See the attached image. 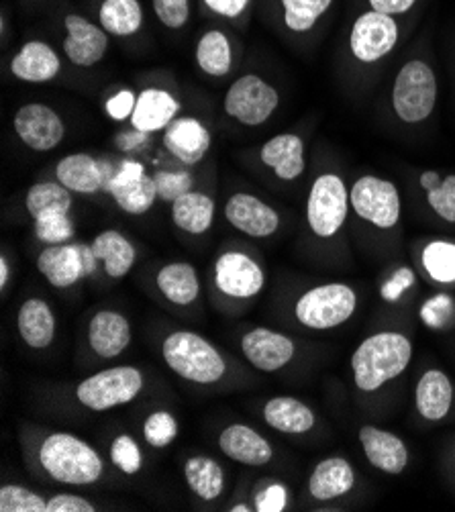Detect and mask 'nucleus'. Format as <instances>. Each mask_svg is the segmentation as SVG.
I'll return each mask as SVG.
<instances>
[{"label":"nucleus","instance_id":"nucleus-35","mask_svg":"<svg viewBox=\"0 0 455 512\" xmlns=\"http://www.w3.org/2000/svg\"><path fill=\"white\" fill-rule=\"evenodd\" d=\"M143 7L139 0H103L98 9V25L111 37H131L143 27Z\"/></svg>","mask_w":455,"mask_h":512},{"label":"nucleus","instance_id":"nucleus-1","mask_svg":"<svg viewBox=\"0 0 455 512\" xmlns=\"http://www.w3.org/2000/svg\"><path fill=\"white\" fill-rule=\"evenodd\" d=\"M411 339L398 331H380L366 337L351 355L353 384L360 392H376L409 368Z\"/></svg>","mask_w":455,"mask_h":512},{"label":"nucleus","instance_id":"nucleus-42","mask_svg":"<svg viewBox=\"0 0 455 512\" xmlns=\"http://www.w3.org/2000/svg\"><path fill=\"white\" fill-rule=\"evenodd\" d=\"M111 464L127 474V476H135L141 472L143 468V453L139 443L135 441L133 435H117L111 443Z\"/></svg>","mask_w":455,"mask_h":512},{"label":"nucleus","instance_id":"nucleus-39","mask_svg":"<svg viewBox=\"0 0 455 512\" xmlns=\"http://www.w3.org/2000/svg\"><path fill=\"white\" fill-rule=\"evenodd\" d=\"M421 264L425 274L439 284L455 282V243L451 241H431L421 253Z\"/></svg>","mask_w":455,"mask_h":512},{"label":"nucleus","instance_id":"nucleus-13","mask_svg":"<svg viewBox=\"0 0 455 512\" xmlns=\"http://www.w3.org/2000/svg\"><path fill=\"white\" fill-rule=\"evenodd\" d=\"M215 286L223 296L249 300L266 286L264 268L245 251H225L215 262Z\"/></svg>","mask_w":455,"mask_h":512},{"label":"nucleus","instance_id":"nucleus-24","mask_svg":"<svg viewBox=\"0 0 455 512\" xmlns=\"http://www.w3.org/2000/svg\"><path fill=\"white\" fill-rule=\"evenodd\" d=\"M180 100L166 88H145L137 94L131 125L139 133L166 131L180 115Z\"/></svg>","mask_w":455,"mask_h":512},{"label":"nucleus","instance_id":"nucleus-10","mask_svg":"<svg viewBox=\"0 0 455 512\" xmlns=\"http://www.w3.org/2000/svg\"><path fill=\"white\" fill-rule=\"evenodd\" d=\"M349 204L362 221L378 229H394L400 221V194L394 182L386 178L372 174L358 178L349 190Z\"/></svg>","mask_w":455,"mask_h":512},{"label":"nucleus","instance_id":"nucleus-8","mask_svg":"<svg viewBox=\"0 0 455 512\" xmlns=\"http://www.w3.org/2000/svg\"><path fill=\"white\" fill-rule=\"evenodd\" d=\"M349 190L339 174L325 172L315 178L307 198V223L319 239L335 237L345 225Z\"/></svg>","mask_w":455,"mask_h":512},{"label":"nucleus","instance_id":"nucleus-50","mask_svg":"<svg viewBox=\"0 0 455 512\" xmlns=\"http://www.w3.org/2000/svg\"><path fill=\"white\" fill-rule=\"evenodd\" d=\"M368 3H370V9L394 17V15L409 13L417 5V0H368Z\"/></svg>","mask_w":455,"mask_h":512},{"label":"nucleus","instance_id":"nucleus-44","mask_svg":"<svg viewBox=\"0 0 455 512\" xmlns=\"http://www.w3.org/2000/svg\"><path fill=\"white\" fill-rule=\"evenodd\" d=\"M156 19L170 31H180L190 21V0H151Z\"/></svg>","mask_w":455,"mask_h":512},{"label":"nucleus","instance_id":"nucleus-45","mask_svg":"<svg viewBox=\"0 0 455 512\" xmlns=\"http://www.w3.org/2000/svg\"><path fill=\"white\" fill-rule=\"evenodd\" d=\"M156 188H158V198L166 202H174L186 192L194 190V176L188 170H178V172H156L154 174Z\"/></svg>","mask_w":455,"mask_h":512},{"label":"nucleus","instance_id":"nucleus-16","mask_svg":"<svg viewBox=\"0 0 455 512\" xmlns=\"http://www.w3.org/2000/svg\"><path fill=\"white\" fill-rule=\"evenodd\" d=\"M225 219L233 229L251 239H268L280 229L278 211L249 192H235L227 198Z\"/></svg>","mask_w":455,"mask_h":512},{"label":"nucleus","instance_id":"nucleus-23","mask_svg":"<svg viewBox=\"0 0 455 512\" xmlns=\"http://www.w3.org/2000/svg\"><path fill=\"white\" fill-rule=\"evenodd\" d=\"M9 70L21 82L47 84L60 76L62 58L49 43L31 39L13 56Z\"/></svg>","mask_w":455,"mask_h":512},{"label":"nucleus","instance_id":"nucleus-9","mask_svg":"<svg viewBox=\"0 0 455 512\" xmlns=\"http://www.w3.org/2000/svg\"><path fill=\"white\" fill-rule=\"evenodd\" d=\"M100 262L86 243L45 245L37 255V270L56 290H68L80 280L92 276Z\"/></svg>","mask_w":455,"mask_h":512},{"label":"nucleus","instance_id":"nucleus-5","mask_svg":"<svg viewBox=\"0 0 455 512\" xmlns=\"http://www.w3.org/2000/svg\"><path fill=\"white\" fill-rule=\"evenodd\" d=\"M437 105V76L423 60L402 64L392 86V109L407 125L427 121Z\"/></svg>","mask_w":455,"mask_h":512},{"label":"nucleus","instance_id":"nucleus-36","mask_svg":"<svg viewBox=\"0 0 455 512\" xmlns=\"http://www.w3.org/2000/svg\"><path fill=\"white\" fill-rule=\"evenodd\" d=\"M72 192L56 182H37L33 184L25 194V211L35 221L43 215H54V213H70L72 211Z\"/></svg>","mask_w":455,"mask_h":512},{"label":"nucleus","instance_id":"nucleus-28","mask_svg":"<svg viewBox=\"0 0 455 512\" xmlns=\"http://www.w3.org/2000/svg\"><path fill=\"white\" fill-rule=\"evenodd\" d=\"M262 415L266 425L282 435H305L317 423L313 408L294 396L270 398L264 404Z\"/></svg>","mask_w":455,"mask_h":512},{"label":"nucleus","instance_id":"nucleus-19","mask_svg":"<svg viewBox=\"0 0 455 512\" xmlns=\"http://www.w3.org/2000/svg\"><path fill=\"white\" fill-rule=\"evenodd\" d=\"M219 449L231 462L247 468H264L274 459L272 443L245 423L227 425L219 433Z\"/></svg>","mask_w":455,"mask_h":512},{"label":"nucleus","instance_id":"nucleus-25","mask_svg":"<svg viewBox=\"0 0 455 512\" xmlns=\"http://www.w3.org/2000/svg\"><path fill=\"white\" fill-rule=\"evenodd\" d=\"M260 160L278 180L294 182L307 170L305 139L296 133H280L268 139L260 149Z\"/></svg>","mask_w":455,"mask_h":512},{"label":"nucleus","instance_id":"nucleus-41","mask_svg":"<svg viewBox=\"0 0 455 512\" xmlns=\"http://www.w3.org/2000/svg\"><path fill=\"white\" fill-rule=\"evenodd\" d=\"M0 512H47V500L21 484L0 488Z\"/></svg>","mask_w":455,"mask_h":512},{"label":"nucleus","instance_id":"nucleus-29","mask_svg":"<svg viewBox=\"0 0 455 512\" xmlns=\"http://www.w3.org/2000/svg\"><path fill=\"white\" fill-rule=\"evenodd\" d=\"M453 404V384L449 376L437 368L427 370L415 388V406L417 413L429 421L439 423L443 421Z\"/></svg>","mask_w":455,"mask_h":512},{"label":"nucleus","instance_id":"nucleus-2","mask_svg":"<svg viewBox=\"0 0 455 512\" xmlns=\"http://www.w3.org/2000/svg\"><path fill=\"white\" fill-rule=\"evenodd\" d=\"M39 466L43 472L66 486H92L105 474L100 453L82 437L72 433H52L39 445Z\"/></svg>","mask_w":455,"mask_h":512},{"label":"nucleus","instance_id":"nucleus-37","mask_svg":"<svg viewBox=\"0 0 455 512\" xmlns=\"http://www.w3.org/2000/svg\"><path fill=\"white\" fill-rule=\"evenodd\" d=\"M333 0H280L282 21L290 33H309L331 9Z\"/></svg>","mask_w":455,"mask_h":512},{"label":"nucleus","instance_id":"nucleus-38","mask_svg":"<svg viewBox=\"0 0 455 512\" xmlns=\"http://www.w3.org/2000/svg\"><path fill=\"white\" fill-rule=\"evenodd\" d=\"M419 184L427 192L431 211L445 223H455V174L441 176L429 170L421 174Z\"/></svg>","mask_w":455,"mask_h":512},{"label":"nucleus","instance_id":"nucleus-26","mask_svg":"<svg viewBox=\"0 0 455 512\" xmlns=\"http://www.w3.org/2000/svg\"><path fill=\"white\" fill-rule=\"evenodd\" d=\"M17 331L31 349H47L56 339V315L47 300L39 296L27 298L17 313Z\"/></svg>","mask_w":455,"mask_h":512},{"label":"nucleus","instance_id":"nucleus-49","mask_svg":"<svg viewBox=\"0 0 455 512\" xmlns=\"http://www.w3.org/2000/svg\"><path fill=\"white\" fill-rule=\"evenodd\" d=\"M202 3H205V7L219 17L237 19L247 11L251 0H202Z\"/></svg>","mask_w":455,"mask_h":512},{"label":"nucleus","instance_id":"nucleus-21","mask_svg":"<svg viewBox=\"0 0 455 512\" xmlns=\"http://www.w3.org/2000/svg\"><path fill=\"white\" fill-rule=\"evenodd\" d=\"M88 345L100 360H115L133 339L129 319L113 309H103L92 315L88 323Z\"/></svg>","mask_w":455,"mask_h":512},{"label":"nucleus","instance_id":"nucleus-18","mask_svg":"<svg viewBox=\"0 0 455 512\" xmlns=\"http://www.w3.org/2000/svg\"><path fill=\"white\" fill-rule=\"evenodd\" d=\"M115 170L96 160L90 153H70L56 166V180L66 186L72 194L92 196L98 192H107Z\"/></svg>","mask_w":455,"mask_h":512},{"label":"nucleus","instance_id":"nucleus-20","mask_svg":"<svg viewBox=\"0 0 455 512\" xmlns=\"http://www.w3.org/2000/svg\"><path fill=\"white\" fill-rule=\"evenodd\" d=\"M164 147L184 166H196L207 158L213 135L196 117H178L164 131Z\"/></svg>","mask_w":455,"mask_h":512},{"label":"nucleus","instance_id":"nucleus-40","mask_svg":"<svg viewBox=\"0 0 455 512\" xmlns=\"http://www.w3.org/2000/svg\"><path fill=\"white\" fill-rule=\"evenodd\" d=\"M178 435H180V423L170 411H166V408L154 411L143 421V439L149 447L166 449L178 439Z\"/></svg>","mask_w":455,"mask_h":512},{"label":"nucleus","instance_id":"nucleus-4","mask_svg":"<svg viewBox=\"0 0 455 512\" xmlns=\"http://www.w3.org/2000/svg\"><path fill=\"white\" fill-rule=\"evenodd\" d=\"M358 311V292L349 284L329 282L302 292L294 302V319L307 329L329 331Z\"/></svg>","mask_w":455,"mask_h":512},{"label":"nucleus","instance_id":"nucleus-34","mask_svg":"<svg viewBox=\"0 0 455 512\" xmlns=\"http://www.w3.org/2000/svg\"><path fill=\"white\" fill-rule=\"evenodd\" d=\"M196 64L202 74L225 78L233 68V45L225 31L209 29L196 43Z\"/></svg>","mask_w":455,"mask_h":512},{"label":"nucleus","instance_id":"nucleus-48","mask_svg":"<svg viewBox=\"0 0 455 512\" xmlns=\"http://www.w3.org/2000/svg\"><path fill=\"white\" fill-rule=\"evenodd\" d=\"M135 102H137V94H133L131 90H119L117 94H113L109 100H107V113L111 119L115 121H127L131 119L133 115V109H135Z\"/></svg>","mask_w":455,"mask_h":512},{"label":"nucleus","instance_id":"nucleus-14","mask_svg":"<svg viewBox=\"0 0 455 512\" xmlns=\"http://www.w3.org/2000/svg\"><path fill=\"white\" fill-rule=\"evenodd\" d=\"M107 192L123 213L133 217L149 213L158 200L156 180L145 172V166L139 162H123L115 170Z\"/></svg>","mask_w":455,"mask_h":512},{"label":"nucleus","instance_id":"nucleus-17","mask_svg":"<svg viewBox=\"0 0 455 512\" xmlns=\"http://www.w3.org/2000/svg\"><path fill=\"white\" fill-rule=\"evenodd\" d=\"M64 27V54L70 64L78 68H94L105 60L111 39L103 27L76 13L66 15Z\"/></svg>","mask_w":455,"mask_h":512},{"label":"nucleus","instance_id":"nucleus-46","mask_svg":"<svg viewBox=\"0 0 455 512\" xmlns=\"http://www.w3.org/2000/svg\"><path fill=\"white\" fill-rule=\"evenodd\" d=\"M96 504L78 494H56L47 500V512H96Z\"/></svg>","mask_w":455,"mask_h":512},{"label":"nucleus","instance_id":"nucleus-22","mask_svg":"<svg viewBox=\"0 0 455 512\" xmlns=\"http://www.w3.org/2000/svg\"><path fill=\"white\" fill-rule=\"evenodd\" d=\"M360 443L366 459L376 470L388 476H400L407 470L409 447L398 435L376 425H364L360 429Z\"/></svg>","mask_w":455,"mask_h":512},{"label":"nucleus","instance_id":"nucleus-51","mask_svg":"<svg viewBox=\"0 0 455 512\" xmlns=\"http://www.w3.org/2000/svg\"><path fill=\"white\" fill-rule=\"evenodd\" d=\"M411 284H413V274H411L409 270H402V272H398V274L384 286L382 294H384L386 300H388V298L394 300V298L400 296L402 290H407Z\"/></svg>","mask_w":455,"mask_h":512},{"label":"nucleus","instance_id":"nucleus-53","mask_svg":"<svg viewBox=\"0 0 455 512\" xmlns=\"http://www.w3.org/2000/svg\"><path fill=\"white\" fill-rule=\"evenodd\" d=\"M229 510H231V512H249L251 508H249L247 504H235V506H231Z\"/></svg>","mask_w":455,"mask_h":512},{"label":"nucleus","instance_id":"nucleus-6","mask_svg":"<svg viewBox=\"0 0 455 512\" xmlns=\"http://www.w3.org/2000/svg\"><path fill=\"white\" fill-rule=\"evenodd\" d=\"M145 388V374L135 366H115L84 378L76 386V400L92 413H107L133 402Z\"/></svg>","mask_w":455,"mask_h":512},{"label":"nucleus","instance_id":"nucleus-30","mask_svg":"<svg viewBox=\"0 0 455 512\" xmlns=\"http://www.w3.org/2000/svg\"><path fill=\"white\" fill-rule=\"evenodd\" d=\"M90 245L96 260L111 280H121L131 274L137 262V249L121 231L107 229L98 233Z\"/></svg>","mask_w":455,"mask_h":512},{"label":"nucleus","instance_id":"nucleus-33","mask_svg":"<svg viewBox=\"0 0 455 512\" xmlns=\"http://www.w3.org/2000/svg\"><path fill=\"white\" fill-rule=\"evenodd\" d=\"M184 480L202 502H215L225 492V470L215 457L192 455L184 464Z\"/></svg>","mask_w":455,"mask_h":512},{"label":"nucleus","instance_id":"nucleus-7","mask_svg":"<svg viewBox=\"0 0 455 512\" xmlns=\"http://www.w3.org/2000/svg\"><path fill=\"white\" fill-rule=\"evenodd\" d=\"M280 107L278 90L258 74L239 76L227 90L223 109L243 127H262Z\"/></svg>","mask_w":455,"mask_h":512},{"label":"nucleus","instance_id":"nucleus-43","mask_svg":"<svg viewBox=\"0 0 455 512\" xmlns=\"http://www.w3.org/2000/svg\"><path fill=\"white\" fill-rule=\"evenodd\" d=\"M33 223H35V237L45 245L68 243L74 237V223L70 219V213L43 215Z\"/></svg>","mask_w":455,"mask_h":512},{"label":"nucleus","instance_id":"nucleus-27","mask_svg":"<svg viewBox=\"0 0 455 512\" xmlns=\"http://www.w3.org/2000/svg\"><path fill=\"white\" fill-rule=\"evenodd\" d=\"M356 482L358 476L349 459L333 455L315 466L309 478V494L319 502H331L349 494Z\"/></svg>","mask_w":455,"mask_h":512},{"label":"nucleus","instance_id":"nucleus-12","mask_svg":"<svg viewBox=\"0 0 455 512\" xmlns=\"http://www.w3.org/2000/svg\"><path fill=\"white\" fill-rule=\"evenodd\" d=\"M13 129L21 143L37 153L52 151L66 139V123L62 115L43 102L23 105L13 117Z\"/></svg>","mask_w":455,"mask_h":512},{"label":"nucleus","instance_id":"nucleus-32","mask_svg":"<svg viewBox=\"0 0 455 512\" xmlns=\"http://www.w3.org/2000/svg\"><path fill=\"white\" fill-rule=\"evenodd\" d=\"M156 286L160 294L174 306H190L200 296V278L192 264L170 262L156 274Z\"/></svg>","mask_w":455,"mask_h":512},{"label":"nucleus","instance_id":"nucleus-11","mask_svg":"<svg viewBox=\"0 0 455 512\" xmlns=\"http://www.w3.org/2000/svg\"><path fill=\"white\" fill-rule=\"evenodd\" d=\"M398 37L400 29L396 19L370 9L353 21L349 31V51L362 64H376L392 54Z\"/></svg>","mask_w":455,"mask_h":512},{"label":"nucleus","instance_id":"nucleus-52","mask_svg":"<svg viewBox=\"0 0 455 512\" xmlns=\"http://www.w3.org/2000/svg\"><path fill=\"white\" fill-rule=\"evenodd\" d=\"M9 280H11V266H9L7 258L3 255V258H0V290H3V292L7 290Z\"/></svg>","mask_w":455,"mask_h":512},{"label":"nucleus","instance_id":"nucleus-15","mask_svg":"<svg viewBox=\"0 0 455 512\" xmlns=\"http://www.w3.org/2000/svg\"><path fill=\"white\" fill-rule=\"evenodd\" d=\"M241 353L251 368L276 374L294 360L296 343L270 327H254L241 337Z\"/></svg>","mask_w":455,"mask_h":512},{"label":"nucleus","instance_id":"nucleus-31","mask_svg":"<svg viewBox=\"0 0 455 512\" xmlns=\"http://www.w3.org/2000/svg\"><path fill=\"white\" fill-rule=\"evenodd\" d=\"M215 213L217 207L213 196L200 190H190L172 202L170 217L180 231L190 235H205L213 229Z\"/></svg>","mask_w":455,"mask_h":512},{"label":"nucleus","instance_id":"nucleus-47","mask_svg":"<svg viewBox=\"0 0 455 512\" xmlns=\"http://www.w3.org/2000/svg\"><path fill=\"white\" fill-rule=\"evenodd\" d=\"M288 504V490L282 484H270L256 496L258 512H282Z\"/></svg>","mask_w":455,"mask_h":512},{"label":"nucleus","instance_id":"nucleus-3","mask_svg":"<svg viewBox=\"0 0 455 512\" xmlns=\"http://www.w3.org/2000/svg\"><path fill=\"white\" fill-rule=\"evenodd\" d=\"M166 366L186 382L213 386L227 376V362L217 345L194 331H172L162 341Z\"/></svg>","mask_w":455,"mask_h":512}]
</instances>
